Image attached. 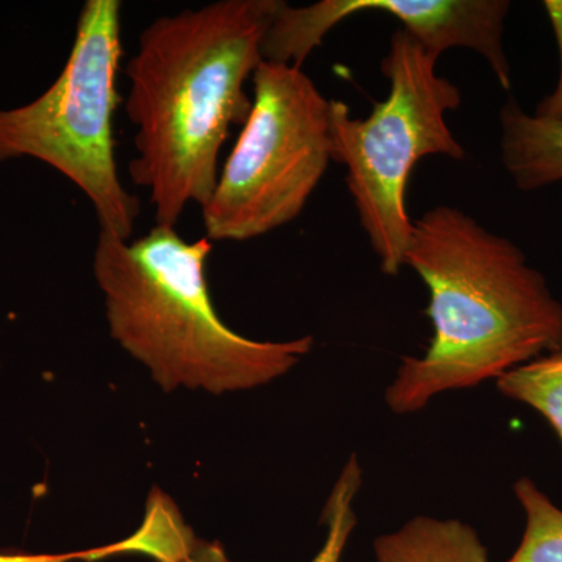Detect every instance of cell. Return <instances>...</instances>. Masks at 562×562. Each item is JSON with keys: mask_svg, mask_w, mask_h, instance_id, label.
<instances>
[{"mask_svg": "<svg viewBox=\"0 0 562 562\" xmlns=\"http://www.w3.org/2000/svg\"><path fill=\"white\" fill-rule=\"evenodd\" d=\"M281 0H217L157 18L125 66V99L135 127L128 173L149 191L155 221L176 227L190 206L209 202L231 128L246 124L247 80Z\"/></svg>", "mask_w": 562, "mask_h": 562, "instance_id": "cell-1", "label": "cell"}, {"mask_svg": "<svg viewBox=\"0 0 562 562\" xmlns=\"http://www.w3.org/2000/svg\"><path fill=\"white\" fill-rule=\"evenodd\" d=\"M430 291V347L403 358L384 394L395 414L420 412L443 392L487 380L562 351V303L508 238L457 206L439 205L413 221L405 251Z\"/></svg>", "mask_w": 562, "mask_h": 562, "instance_id": "cell-2", "label": "cell"}, {"mask_svg": "<svg viewBox=\"0 0 562 562\" xmlns=\"http://www.w3.org/2000/svg\"><path fill=\"white\" fill-rule=\"evenodd\" d=\"M211 251L210 239L187 241L169 225L135 241L99 231L92 272L110 336L165 392L255 390L286 375L314 346L313 336L272 342L232 330L211 299Z\"/></svg>", "mask_w": 562, "mask_h": 562, "instance_id": "cell-3", "label": "cell"}, {"mask_svg": "<svg viewBox=\"0 0 562 562\" xmlns=\"http://www.w3.org/2000/svg\"><path fill=\"white\" fill-rule=\"evenodd\" d=\"M438 58L403 29L392 33L382 72L390 81L386 101L364 120L331 101L333 160L346 166L361 227L386 276H398L412 238L406 184L417 161L432 155L462 161L464 147L447 125L446 114L460 109L461 91L439 76Z\"/></svg>", "mask_w": 562, "mask_h": 562, "instance_id": "cell-4", "label": "cell"}, {"mask_svg": "<svg viewBox=\"0 0 562 562\" xmlns=\"http://www.w3.org/2000/svg\"><path fill=\"white\" fill-rule=\"evenodd\" d=\"M120 0H87L60 76L35 101L0 110V161L35 158L90 199L99 231L131 241L140 213L116 161L114 116L121 46Z\"/></svg>", "mask_w": 562, "mask_h": 562, "instance_id": "cell-5", "label": "cell"}, {"mask_svg": "<svg viewBox=\"0 0 562 562\" xmlns=\"http://www.w3.org/2000/svg\"><path fill=\"white\" fill-rule=\"evenodd\" d=\"M241 135L202 206L205 238L249 241L301 216L333 160L330 103L295 66L262 61Z\"/></svg>", "mask_w": 562, "mask_h": 562, "instance_id": "cell-6", "label": "cell"}, {"mask_svg": "<svg viewBox=\"0 0 562 562\" xmlns=\"http://www.w3.org/2000/svg\"><path fill=\"white\" fill-rule=\"evenodd\" d=\"M509 9L506 0H321L308 7L281 0L262 41V60L302 68L339 22L362 11H382L435 58L457 47L482 55L509 91L512 66L503 47Z\"/></svg>", "mask_w": 562, "mask_h": 562, "instance_id": "cell-7", "label": "cell"}, {"mask_svg": "<svg viewBox=\"0 0 562 562\" xmlns=\"http://www.w3.org/2000/svg\"><path fill=\"white\" fill-rule=\"evenodd\" d=\"M501 155L522 191L562 181V121L530 114L514 99L501 110Z\"/></svg>", "mask_w": 562, "mask_h": 562, "instance_id": "cell-8", "label": "cell"}, {"mask_svg": "<svg viewBox=\"0 0 562 562\" xmlns=\"http://www.w3.org/2000/svg\"><path fill=\"white\" fill-rule=\"evenodd\" d=\"M376 562H490L471 525L419 516L373 541Z\"/></svg>", "mask_w": 562, "mask_h": 562, "instance_id": "cell-9", "label": "cell"}, {"mask_svg": "<svg viewBox=\"0 0 562 562\" xmlns=\"http://www.w3.org/2000/svg\"><path fill=\"white\" fill-rule=\"evenodd\" d=\"M525 514L522 541L506 562H562V509L530 476L513 486Z\"/></svg>", "mask_w": 562, "mask_h": 562, "instance_id": "cell-10", "label": "cell"}, {"mask_svg": "<svg viewBox=\"0 0 562 562\" xmlns=\"http://www.w3.org/2000/svg\"><path fill=\"white\" fill-rule=\"evenodd\" d=\"M495 382L502 395L542 414L562 442V351L536 358Z\"/></svg>", "mask_w": 562, "mask_h": 562, "instance_id": "cell-11", "label": "cell"}, {"mask_svg": "<svg viewBox=\"0 0 562 562\" xmlns=\"http://www.w3.org/2000/svg\"><path fill=\"white\" fill-rule=\"evenodd\" d=\"M361 484V465L357 457L351 454L322 509V524L327 528V536L312 562H342L347 542L357 527L355 501Z\"/></svg>", "mask_w": 562, "mask_h": 562, "instance_id": "cell-12", "label": "cell"}, {"mask_svg": "<svg viewBox=\"0 0 562 562\" xmlns=\"http://www.w3.org/2000/svg\"><path fill=\"white\" fill-rule=\"evenodd\" d=\"M543 9L549 14L550 24H552L554 36H557L558 49H560L561 72L557 88H554L552 94L547 95L539 103L535 114L549 117V120L562 121V0H547V2H543Z\"/></svg>", "mask_w": 562, "mask_h": 562, "instance_id": "cell-13", "label": "cell"}, {"mask_svg": "<svg viewBox=\"0 0 562 562\" xmlns=\"http://www.w3.org/2000/svg\"><path fill=\"white\" fill-rule=\"evenodd\" d=\"M171 562H233L220 542L195 539L194 543Z\"/></svg>", "mask_w": 562, "mask_h": 562, "instance_id": "cell-14", "label": "cell"}, {"mask_svg": "<svg viewBox=\"0 0 562 562\" xmlns=\"http://www.w3.org/2000/svg\"><path fill=\"white\" fill-rule=\"evenodd\" d=\"M98 552L95 549L83 550V552H70L60 554H32V553H2L0 562H72V561H95Z\"/></svg>", "mask_w": 562, "mask_h": 562, "instance_id": "cell-15", "label": "cell"}]
</instances>
